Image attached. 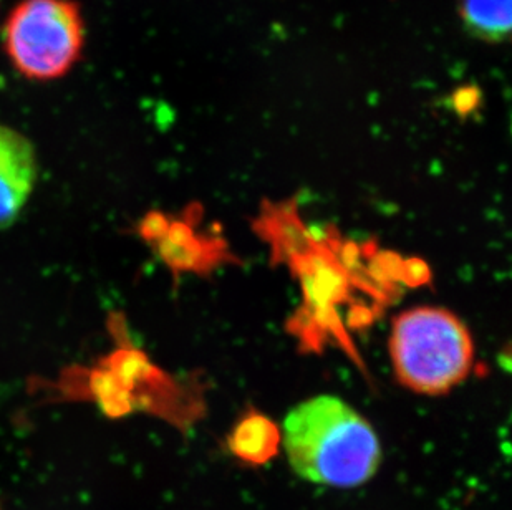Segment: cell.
Listing matches in <instances>:
<instances>
[{
	"mask_svg": "<svg viewBox=\"0 0 512 510\" xmlns=\"http://www.w3.org/2000/svg\"><path fill=\"white\" fill-rule=\"evenodd\" d=\"M281 434L292 471L312 484L353 489L367 484L382 464L372 424L339 396H314L294 406Z\"/></svg>",
	"mask_w": 512,
	"mask_h": 510,
	"instance_id": "cell-1",
	"label": "cell"
},
{
	"mask_svg": "<svg viewBox=\"0 0 512 510\" xmlns=\"http://www.w3.org/2000/svg\"><path fill=\"white\" fill-rule=\"evenodd\" d=\"M390 355L401 386L418 395H446L473 370V338L450 310L415 307L393 320Z\"/></svg>",
	"mask_w": 512,
	"mask_h": 510,
	"instance_id": "cell-2",
	"label": "cell"
},
{
	"mask_svg": "<svg viewBox=\"0 0 512 510\" xmlns=\"http://www.w3.org/2000/svg\"><path fill=\"white\" fill-rule=\"evenodd\" d=\"M12 67L35 82L65 77L82 57L85 20L73 0H20L2 29Z\"/></svg>",
	"mask_w": 512,
	"mask_h": 510,
	"instance_id": "cell-3",
	"label": "cell"
},
{
	"mask_svg": "<svg viewBox=\"0 0 512 510\" xmlns=\"http://www.w3.org/2000/svg\"><path fill=\"white\" fill-rule=\"evenodd\" d=\"M37 181V154L27 136L0 125V231L12 226Z\"/></svg>",
	"mask_w": 512,
	"mask_h": 510,
	"instance_id": "cell-4",
	"label": "cell"
},
{
	"mask_svg": "<svg viewBox=\"0 0 512 510\" xmlns=\"http://www.w3.org/2000/svg\"><path fill=\"white\" fill-rule=\"evenodd\" d=\"M221 242L198 236L188 221L170 219L165 234L151 246L173 272H208L228 257Z\"/></svg>",
	"mask_w": 512,
	"mask_h": 510,
	"instance_id": "cell-5",
	"label": "cell"
},
{
	"mask_svg": "<svg viewBox=\"0 0 512 510\" xmlns=\"http://www.w3.org/2000/svg\"><path fill=\"white\" fill-rule=\"evenodd\" d=\"M281 444V429L274 421L256 411L244 414L228 438L229 451L249 466H262L276 458Z\"/></svg>",
	"mask_w": 512,
	"mask_h": 510,
	"instance_id": "cell-6",
	"label": "cell"
},
{
	"mask_svg": "<svg viewBox=\"0 0 512 510\" xmlns=\"http://www.w3.org/2000/svg\"><path fill=\"white\" fill-rule=\"evenodd\" d=\"M459 15L476 37L498 44L511 32L512 0H459Z\"/></svg>",
	"mask_w": 512,
	"mask_h": 510,
	"instance_id": "cell-7",
	"label": "cell"
},
{
	"mask_svg": "<svg viewBox=\"0 0 512 510\" xmlns=\"http://www.w3.org/2000/svg\"><path fill=\"white\" fill-rule=\"evenodd\" d=\"M87 391L88 398H92L108 418H123L135 411L128 391L105 366L98 365L97 368L88 371Z\"/></svg>",
	"mask_w": 512,
	"mask_h": 510,
	"instance_id": "cell-8",
	"label": "cell"
},
{
	"mask_svg": "<svg viewBox=\"0 0 512 510\" xmlns=\"http://www.w3.org/2000/svg\"><path fill=\"white\" fill-rule=\"evenodd\" d=\"M170 224V217L163 214V212L153 211L148 212L143 219H141L138 232H140L141 239L148 242V244H155Z\"/></svg>",
	"mask_w": 512,
	"mask_h": 510,
	"instance_id": "cell-9",
	"label": "cell"
}]
</instances>
